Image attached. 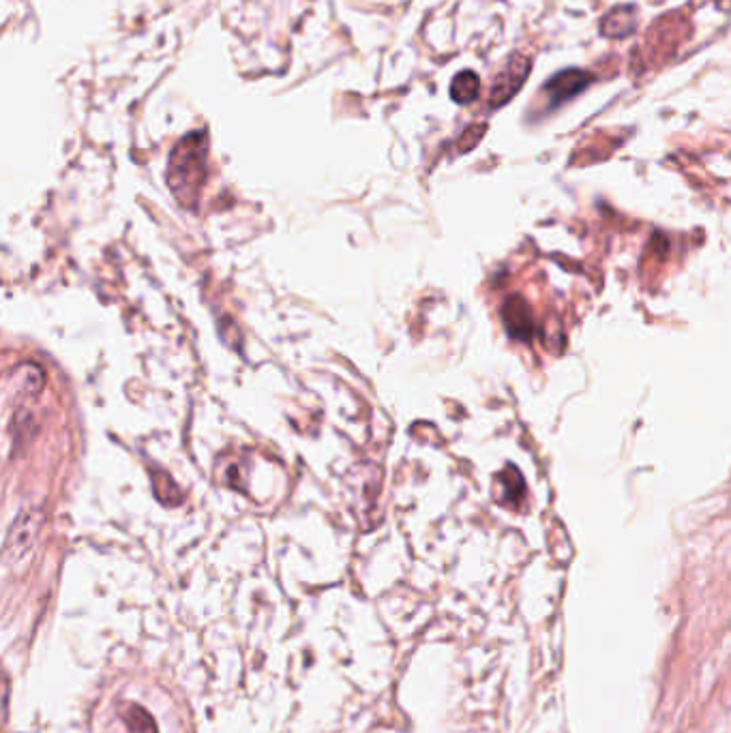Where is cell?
<instances>
[{
    "instance_id": "cell-1",
    "label": "cell",
    "mask_w": 731,
    "mask_h": 733,
    "mask_svg": "<svg viewBox=\"0 0 731 733\" xmlns=\"http://www.w3.org/2000/svg\"><path fill=\"white\" fill-rule=\"evenodd\" d=\"M206 155L208 136L204 131L189 133L176 144L170 155L168 183L176 200L183 206H196L206 178Z\"/></svg>"
},
{
    "instance_id": "cell-2",
    "label": "cell",
    "mask_w": 731,
    "mask_h": 733,
    "mask_svg": "<svg viewBox=\"0 0 731 733\" xmlns=\"http://www.w3.org/2000/svg\"><path fill=\"white\" fill-rule=\"evenodd\" d=\"M39 528H41L39 511H31V508H28V511L16 517V521L11 523V528L7 532L5 551H3L7 566H18L22 560L31 556Z\"/></svg>"
},
{
    "instance_id": "cell-3",
    "label": "cell",
    "mask_w": 731,
    "mask_h": 733,
    "mask_svg": "<svg viewBox=\"0 0 731 733\" xmlns=\"http://www.w3.org/2000/svg\"><path fill=\"white\" fill-rule=\"evenodd\" d=\"M530 71H532V61L526 54H521V52L511 54L509 61H506V65L496 76L494 86H491L489 108L496 110V108H502L504 103H509L521 91V86L526 84Z\"/></svg>"
},
{
    "instance_id": "cell-4",
    "label": "cell",
    "mask_w": 731,
    "mask_h": 733,
    "mask_svg": "<svg viewBox=\"0 0 731 733\" xmlns=\"http://www.w3.org/2000/svg\"><path fill=\"white\" fill-rule=\"evenodd\" d=\"M590 84L592 73L584 69H564L545 84V93L554 106H560V103L584 93Z\"/></svg>"
},
{
    "instance_id": "cell-5",
    "label": "cell",
    "mask_w": 731,
    "mask_h": 733,
    "mask_svg": "<svg viewBox=\"0 0 731 733\" xmlns=\"http://www.w3.org/2000/svg\"><path fill=\"white\" fill-rule=\"evenodd\" d=\"M502 320L506 326V333L513 339L528 341L534 331L532 322V311L526 301H521L519 296H511L509 301L502 305Z\"/></svg>"
},
{
    "instance_id": "cell-6",
    "label": "cell",
    "mask_w": 731,
    "mask_h": 733,
    "mask_svg": "<svg viewBox=\"0 0 731 733\" xmlns=\"http://www.w3.org/2000/svg\"><path fill=\"white\" fill-rule=\"evenodd\" d=\"M639 16L633 5H618L607 11L601 20V33L609 39H624L637 31Z\"/></svg>"
},
{
    "instance_id": "cell-7",
    "label": "cell",
    "mask_w": 731,
    "mask_h": 733,
    "mask_svg": "<svg viewBox=\"0 0 731 733\" xmlns=\"http://www.w3.org/2000/svg\"><path fill=\"white\" fill-rule=\"evenodd\" d=\"M481 95V78L474 71H461L453 78L451 99L459 106H468Z\"/></svg>"
},
{
    "instance_id": "cell-8",
    "label": "cell",
    "mask_w": 731,
    "mask_h": 733,
    "mask_svg": "<svg viewBox=\"0 0 731 733\" xmlns=\"http://www.w3.org/2000/svg\"><path fill=\"white\" fill-rule=\"evenodd\" d=\"M125 723L133 733H159L153 716L140 706H127Z\"/></svg>"
},
{
    "instance_id": "cell-9",
    "label": "cell",
    "mask_w": 731,
    "mask_h": 733,
    "mask_svg": "<svg viewBox=\"0 0 731 733\" xmlns=\"http://www.w3.org/2000/svg\"><path fill=\"white\" fill-rule=\"evenodd\" d=\"M716 7L723 9V11H729L731 9V0H714Z\"/></svg>"
}]
</instances>
